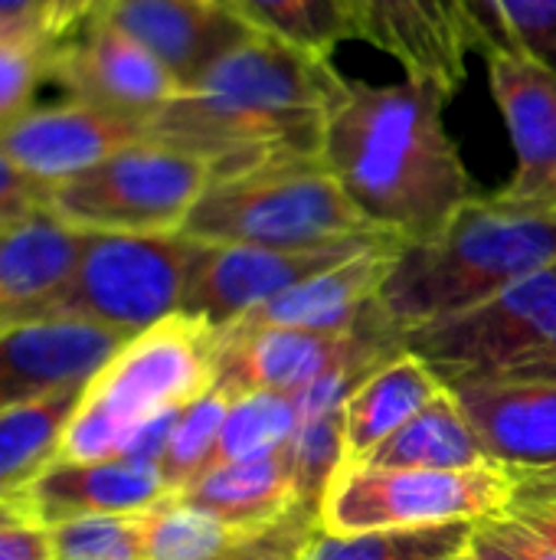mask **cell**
Returning a JSON list of instances; mask_svg holds the SVG:
<instances>
[{
    "instance_id": "cell-1",
    "label": "cell",
    "mask_w": 556,
    "mask_h": 560,
    "mask_svg": "<svg viewBox=\"0 0 556 560\" xmlns=\"http://www.w3.org/2000/svg\"><path fill=\"white\" fill-rule=\"evenodd\" d=\"M449 98L452 89L436 79H347L328 115L324 167L360 217L400 243L436 236L482 194L446 128Z\"/></svg>"
},
{
    "instance_id": "cell-2",
    "label": "cell",
    "mask_w": 556,
    "mask_h": 560,
    "mask_svg": "<svg viewBox=\"0 0 556 560\" xmlns=\"http://www.w3.org/2000/svg\"><path fill=\"white\" fill-rule=\"evenodd\" d=\"M347 89L331 59L252 33L147 125V138L203 158L213 177L321 154L324 125Z\"/></svg>"
},
{
    "instance_id": "cell-3",
    "label": "cell",
    "mask_w": 556,
    "mask_h": 560,
    "mask_svg": "<svg viewBox=\"0 0 556 560\" xmlns=\"http://www.w3.org/2000/svg\"><path fill=\"white\" fill-rule=\"evenodd\" d=\"M556 262V207L501 190L469 200L436 236L406 243L380 292L383 318L410 335L456 318Z\"/></svg>"
},
{
    "instance_id": "cell-4",
    "label": "cell",
    "mask_w": 556,
    "mask_h": 560,
    "mask_svg": "<svg viewBox=\"0 0 556 560\" xmlns=\"http://www.w3.org/2000/svg\"><path fill=\"white\" fill-rule=\"evenodd\" d=\"M180 233L197 243L269 249H318L387 236L360 217L321 154L213 177Z\"/></svg>"
},
{
    "instance_id": "cell-5",
    "label": "cell",
    "mask_w": 556,
    "mask_h": 560,
    "mask_svg": "<svg viewBox=\"0 0 556 560\" xmlns=\"http://www.w3.org/2000/svg\"><path fill=\"white\" fill-rule=\"evenodd\" d=\"M442 387L469 381L556 384V262L501 295L406 335Z\"/></svg>"
},
{
    "instance_id": "cell-6",
    "label": "cell",
    "mask_w": 556,
    "mask_h": 560,
    "mask_svg": "<svg viewBox=\"0 0 556 560\" xmlns=\"http://www.w3.org/2000/svg\"><path fill=\"white\" fill-rule=\"evenodd\" d=\"M197 240L184 233H85L69 282L39 322H85L125 338L180 312Z\"/></svg>"
},
{
    "instance_id": "cell-7",
    "label": "cell",
    "mask_w": 556,
    "mask_h": 560,
    "mask_svg": "<svg viewBox=\"0 0 556 560\" xmlns=\"http://www.w3.org/2000/svg\"><path fill=\"white\" fill-rule=\"evenodd\" d=\"M213 167L161 141H134L46 190V210L82 233H180Z\"/></svg>"
},
{
    "instance_id": "cell-8",
    "label": "cell",
    "mask_w": 556,
    "mask_h": 560,
    "mask_svg": "<svg viewBox=\"0 0 556 560\" xmlns=\"http://www.w3.org/2000/svg\"><path fill=\"white\" fill-rule=\"evenodd\" d=\"M514 476L501 466L475 469H377L341 466L321 499V528L360 535L426 528L505 515Z\"/></svg>"
},
{
    "instance_id": "cell-9",
    "label": "cell",
    "mask_w": 556,
    "mask_h": 560,
    "mask_svg": "<svg viewBox=\"0 0 556 560\" xmlns=\"http://www.w3.org/2000/svg\"><path fill=\"white\" fill-rule=\"evenodd\" d=\"M220 331L190 315H170L128 338L88 381L82 407L102 413L128 436L164 410H184L216 387Z\"/></svg>"
},
{
    "instance_id": "cell-10",
    "label": "cell",
    "mask_w": 556,
    "mask_h": 560,
    "mask_svg": "<svg viewBox=\"0 0 556 560\" xmlns=\"http://www.w3.org/2000/svg\"><path fill=\"white\" fill-rule=\"evenodd\" d=\"M383 243H400L393 236L351 240L338 246L318 249H269V246H223V243H197L180 315L200 318L210 328L223 331L242 315L262 308L282 292L354 259ZM406 246V243H403Z\"/></svg>"
},
{
    "instance_id": "cell-11",
    "label": "cell",
    "mask_w": 556,
    "mask_h": 560,
    "mask_svg": "<svg viewBox=\"0 0 556 560\" xmlns=\"http://www.w3.org/2000/svg\"><path fill=\"white\" fill-rule=\"evenodd\" d=\"M66 39L49 49V75H56L69 102H82L138 125H151L180 92L170 72L105 13L92 10Z\"/></svg>"
},
{
    "instance_id": "cell-12",
    "label": "cell",
    "mask_w": 556,
    "mask_h": 560,
    "mask_svg": "<svg viewBox=\"0 0 556 560\" xmlns=\"http://www.w3.org/2000/svg\"><path fill=\"white\" fill-rule=\"evenodd\" d=\"M357 39L393 56L406 75L452 92L465 82V56L478 49L469 0H351Z\"/></svg>"
},
{
    "instance_id": "cell-13",
    "label": "cell",
    "mask_w": 556,
    "mask_h": 560,
    "mask_svg": "<svg viewBox=\"0 0 556 560\" xmlns=\"http://www.w3.org/2000/svg\"><path fill=\"white\" fill-rule=\"evenodd\" d=\"M485 59L518 161L501 194L521 203L556 207V69L524 49H495Z\"/></svg>"
},
{
    "instance_id": "cell-14",
    "label": "cell",
    "mask_w": 556,
    "mask_h": 560,
    "mask_svg": "<svg viewBox=\"0 0 556 560\" xmlns=\"http://www.w3.org/2000/svg\"><path fill=\"white\" fill-rule=\"evenodd\" d=\"M95 10L134 36L177 89L256 33L229 0H102Z\"/></svg>"
},
{
    "instance_id": "cell-15",
    "label": "cell",
    "mask_w": 556,
    "mask_h": 560,
    "mask_svg": "<svg viewBox=\"0 0 556 560\" xmlns=\"http://www.w3.org/2000/svg\"><path fill=\"white\" fill-rule=\"evenodd\" d=\"M144 138V125L66 98L52 108H33L10 125L0 135V154L49 190Z\"/></svg>"
},
{
    "instance_id": "cell-16",
    "label": "cell",
    "mask_w": 556,
    "mask_h": 560,
    "mask_svg": "<svg viewBox=\"0 0 556 560\" xmlns=\"http://www.w3.org/2000/svg\"><path fill=\"white\" fill-rule=\"evenodd\" d=\"M125 341L85 322H33L0 331V413L92 381Z\"/></svg>"
},
{
    "instance_id": "cell-17",
    "label": "cell",
    "mask_w": 556,
    "mask_h": 560,
    "mask_svg": "<svg viewBox=\"0 0 556 560\" xmlns=\"http://www.w3.org/2000/svg\"><path fill=\"white\" fill-rule=\"evenodd\" d=\"M492 466L508 472L556 469V384L469 381L449 387Z\"/></svg>"
},
{
    "instance_id": "cell-18",
    "label": "cell",
    "mask_w": 556,
    "mask_h": 560,
    "mask_svg": "<svg viewBox=\"0 0 556 560\" xmlns=\"http://www.w3.org/2000/svg\"><path fill=\"white\" fill-rule=\"evenodd\" d=\"M344 338L347 331L328 335L236 322L220 331L216 387H223L229 397L252 390L298 394L334 364Z\"/></svg>"
},
{
    "instance_id": "cell-19",
    "label": "cell",
    "mask_w": 556,
    "mask_h": 560,
    "mask_svg": "<svg viewBox=\"0 0 556 560\" xmlns=\"http://www.w3.org/2000/svg\"><path fill=\"white\" fill-rule=\"evenodd\" d=\"M167 495L174 492L154 466H134L125 459L52 463L33 486L26 512L36 525L56 528L75 518L144 512Z\"/></svg>"
},
{
    "instance_id": "cell-20",
    "label": "cell",
    "mask_w": 556,
    "mask_h": 560,
    "mask_svg": "<svg viewBox=\"0 0 556 560\" xmlns=\"http://www.w3.org/2000/svg\"><path fill=\"white\" fill-rule=\"evenodd\" d=\"M85 233L46 207L0 233V331L39 322L46 302L69 282Z\"/></svg>"
},
{
    "instance_id": "cell-21",
    "label": "cell",
    "mask_w": 556,
    "mask_h": 560,
    "mask_svg": "<svg viewBox=\"0 0 556 560\" xmlns=\"http://www.w3.org/2000/svg\"><path fill=\"white\" fill-rule=\"evenodd\" d=\"M400 249H403V243H383V246H374L367 253H357L354 259L282 292L279 299L242 315L239 322L242 325H265V328L328 331V335L351 331L354 322L377 299V292H380V285H383Z\"/></svg>"
},
{
    "instance_id": "cell-22",
    "label": "cell",
    "mask_w": 556,
    "mask_h": 560,
    "mask_svg": "<svg viewBox=\"0 0 556 560\" xmlns=\"http://www.w3.org/2000/svg\"><path fill=\"white\" fill-rule=\"evenodd\" d=\"M190 509H200L236 532H259L301 505L288 450L246 463H216L187 489L174 492Z\"/></svg>"
},
{
    "instance_id": "cell-23",
    "label": "cell",
    "mask_w": 556,
    "mask_h": 560,
    "mask_svg": "<svg viewBox=\"0 0 556 560\" xmlns=\"http://www.w3.org/2000/svg\"><path fill=\"white\" fill-rule=\"evenodd\" d=\"M442 381L416 354H400L344 404V463H364L383 440L406 427L423 407L442 394Z\"/></svg>"
},
{
    "instance_id": "cell-24",
    "label": "cell",
    "mask_w": 556,
    "mask_h": 560,
    "mask_svg": "<svg viewBox=\"0 0 556 560\" xmlns=\"http://www.w3.org/2000/svg\"><path fill=\"white\" fill-rule=\"evenodd\" d=\"M85 387L88 381L69 384L0 413V502L26 509L33 486L59 459L66 427Z\"/></svg>"
},
{
    "instance_id": "cell-25",
    "label": "cell",
    "mask_w": 556,
    "mask_h": 560,
    "mask_svg": "<svg viewBox=\"0 0 556 560\" xmlns=\"http://www.w3.org/2000/svg\"><path fill=\"white\" fill-rule=\"evenodd\" d=\"M377 469H475L492 466L475 430L449 390L383 440L364 463Z\"/></svg>"
},
{
    "instance_id": "cell-26",
    "label": "cell",
    "mask_w": 556,
    "mask_h": 560,
    "mask_svg": "<svg viewBox=\"0 0 556 560\" xmlns=\"http://www.w3.org/2000/svg\"><path fill=\"white\" fill-rule=\"evenodd\" d=\"M472 532L475 522L387 528L360 535H331L318 525L301 551V560H452L469 551Z\"/></svg>"
},
{
    "instance_id": "cell-27",
    "label": "cell",
    "mask_w": 556,
    "mask_h": 560,
    "mask_svg": "<svg viewBox=\"0 0 556 560\" xmlns=\"http://www.w3.org/2000/svg\"><path fill=\"white\" fill-rule=\"evenodd\" d=\"M229 7L256 33L321 59L357 36L351 0H229Z\"/></svg>"
},
{
    "instance_id": "cell-28",
    "label": "cell",
    "mask_w": 556,
    "mask_h": 560,
    "mask_svg": "<svg viewBox=\"0 0 556 560\" xmlns=\"http://www.w3.org/2000/svg\"><path fill=\"white\" fill-rule=\"evenodd\" d=\"M298 423L301 417H298L295 394H275V390L239 394L226 410L213 466L272 456L288 446Z\"/></svg>"
},
{
    "instance_id": "cell-29",
    "label": "cell",
    "mask_w": 556,
    "mask_h": 560,
    "mask_svg": "<svg viewBox=\"0 0 556 560\" xmlns=\"http://www.w3.org/2000/svg\"><path fill=\"white\" fill-rule=\"evenodd\" d=\"M478 49H524L556 69V0H469Z\"/></svg>"
},
{
    "instance_id": "cell-30",
    "label": "cell",
    "mask_w": 556,
    "mask_h": 560,
    "mask_svg": "<svg viewBox=\"0 0 556 560\" xmlns=\"http://www.w3.org/2000/svg\"><path fill=\"white\" fill-rule=\"evenodd\" d=\"M246 535L167 495L151 509L147 560H223Z\"/></svg>"
},
{
    "instance_id": "cell-31",
    "label": "cell",
    "mask_w": 556,
    "mask_h": 560,
    "mask_svg": "<svg viewBox=\"0 0 556 560\" xmlns=\"http://www.w3.org/2000/svg\"><path fill=\"white\" fill-rule=\"evenodd\" d=\"M229 404L233 397L223 387H210L203 397H197L193 404L180 410L167 453L161 459V476L170 492L187 489L193 479H200L213 466Z\"/></svg>"
},
{
    "instance_id": "cell-32",
    "label": "cell",
    "mask_w": 556,
    "mask_h": 560,
    "mask_svg": "<svg viewBox=\"0 0 556 560\" xmlns=\"http://www.w3.org/2000/svg\"><path fill=\"white\" fill-rule=\"evenodd\" d=\"M147 522L151 509L56 525V560H147Z\"/></svg>"
},
{
    "instance_id": "cell-33",
    "label": "cell",
    "mask_w": 556,
    "mask_h": 560,
    "mask_svg": "<svg viewBox=\"0 0 556 560\" xmlns=\"http://www.w3.org/2000/svg\"><path fill=\"white\" fill-rule=\"evenodd\" d=\"M285 450L295 469L301 502L321 509L324 489L344 463V407L301 420Z\"/></svg>"
},
{
    "instance_id": "cell-34",
    "label": "cell",
    "mask_w": 556,
    "mask_h": 560,
    "mask_svg": "<svg viewBox=\"0 0 556 560\" xmlns=\"http://www.w3.org/2000/svg\"><path fill=\"white\" fill-rule=\"evenodd\" d=\"M49 36H0V135L33 112L39 82L49 75Z\"/></svg>"
},
{
    "instance_id": "cell-35",
    "label": "cell",
    "mask_w": 556,
    "mask_h": 560,
    "mask_svg": "<svg viewBox=\"0 0 556 560\" xmlns=\"http://www.w3.org/2000/svg\"><path fill=\"white\" fill-rule=\"evenodd\" d=\"M318 515H321L318 505L301 502L275 525L249 532L223 560H301L308 538L321 525Z\"/></svg>"
},
{
    "instance_id": "cell-36",
    "label": "cell",
    "mask_w": 556,
    "mask_h": 560,
    "mask_svg": "<svg viewBox=\"0 0 556 560\" xmlns=\"http://www.w3.org/2000/svg\"><path fill=\"white\" fill-rule=\"evenodd\" d=\"M469 551L482 560H556V548L551 541L537 538L508 515L475 522Z\"/></svg>"
},
{
    "instance_id": "cell-37",
    "label": "cell",
    "mask_w": 556,
    "mask_h": 560,
    "mask_svg": "<svg viewBox=\"0 0 556 560\" xmlns=\"http://www.w3.org/2000/svg\"><path fill=\"white\" fill-rule=\"evenodd\" d=\"M511 476H514V489H511V502L505 515L556 548V469L554 472H511Z\"/></svg>"
},
{
    "instance_id": "cell-38",
    "label": "cell",
    "mask_w": 556,
    "mask_h": 560,
    "mask_svg": "<svg viewBox=\"0 0 556 560\" xmlns=\"http://www.w3.org/2000/svg\"><path fill=\"white\" fill-rule=\"evenodd\" d=\"M46 207V187L0 154V233Z\"/></svg>"
},
{
    "instance_id": "cell-39",
    "label": "cell",
    "mask_w": 556,
    "mask_h": 560,
    "mask_svg": "<svg viewBox=\"0 0 556 560\" xmlns=\"http://www.w3.org/2000/svg\"><path fill=\"white\" fill-rule=\"evenodd\" d=\"M0 560H56L52 528L36 522H16L0 528Z\"/></svg>"
},
{
    "instance_id": "cell-40",
    "label": "cell",
    "mask_w": 556,
    "mask_h": 560,
    "mask_svg": "<svg viewBox=\"0 0 556 560\" xmlns=\"http://www.w3.org/2000/svg\"><path fill=\"white\" fill-rule=\"evenodd\" d=\"M49 13L52 0H0V36H49Z\"/></svg>"
},
{
    "instance_id": "cell-41",
    "label": "cell",
    "mask_w": 556,
    "mask_h": 560,
    "mask_svg": "<svg viewBox=\"0 0 556 560\" xmlns=\"http://www.w3.org/2000/svg\"><path fill=\"white\" fill-rule=\"evenodd\" d=\"M102 0H52V13H49V36H62L66 30H72L79 20H85Z\"/></svg>"
},
{
    "instance_id": "cell-42",
    "label": "cell",
    "mask_w": 556,
    "mask_h": 560,
    "mask_svg": "<svg viewBox=\"0 0 556 560\" xmlns=\"http://www.w3.org/2000/svg\"><path fill=\"white\" fill-rule=\"evenodd\" d=\"M16 522H33V518H29V512H26V509L0 502V528H7V525H16Z\"/></svg>"
},
{
    "instance_id": "cell-43",
    "label": "cell",
    "mask_w": 556,
    "mask_h": 560,
    "mask_svg": "<svg viewBox=\"0 0 556 560\" xmlns=\"http://www.w3.org/2000/svg\"><path fill=\"white\" fill-rule=\"evenodd\" d=\"M452 560H482V558H475V555H472V551H462V555H459V558H452Z\"/></svg>"
}]
</instances>
